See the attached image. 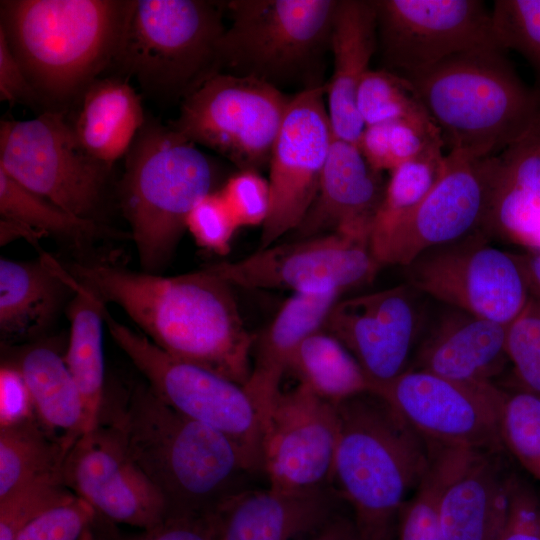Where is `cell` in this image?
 Wrapping results in <instances>:
<instances>
[{
    "mask_svg": "<svg viewBox=\"0 0 540 540\" xmlns=\"http://www.w3.org/2000/svg\"><path fill=\"white\" fill-rule=\"evenodd\" d=\"M0 99L10 104L21 103L42 108L24 71L11 52L4 34L0 31ZM43 112V109H42Z\"/></svg>",
    "mask_w": 540,
    "mask_h": 540,
    "instance_id": "47",
    "label": "cell"
},
{
    "mask_svg": "<svg viewBox=\"0 0 540 540\" xmlns=\"http://www.w3.org/2000/svg\"><path fill=\"white\" fill-rule=\"evenodd\" d=\"M288 372L297 378L298 384L333 405L372 391L355 357L325 329L314 332L301 343Z\"/></svg>",
    "mask_w": 540,
    "mask_h": 540,
    "instance_id": "32",
    "label": "cell"
},
{
    "mask_svg": "<svg viewBox=\"0 0 540 540\" xmlns=\"http://www.w3.org/2000/svg\"><path fill=\"white\" fill-rule=\"evenodd\" d=\"M262 468L286 492L331 488L338 420L335 405L298 384L280 391L262 420Z\"/></svg>",
    "mask_w": 540,
    "mask_h": 540,
    "instance_id": "18",
    "label": "cell"
},
{
    "mask_svg": "<svg viewBox=\"0 0 540 540\" xmlns=\"http://www.w3.org/2000/svg\"><path fill=\"white\" fill-rule=\"evenodd\" d=\"M380 267L369 239L333 232L273 244L206 268L242 288L341 294L372 281Z\"/></svg>",
    "mask_w": 540,
    "mask_h": 540,
    "instance_id": "15",
    "label": "cell"
},
{
    "mask_svg": "<svg viewBox=\"0 0 540 540\" xmlns=\"http://www.w3.org/2000/svg\"><path fill=\"white\" fill-rule=\"evenodd\" d=\"M105 325L119 348L168 406L235 442L259 473L262 419L244 386L165 352L145 335L116 320L105 308Z\"/></svg>",
    "mask_w": 540,
    "mask_h": 540,
    "instance_id": "9",
    "label": "cell"
},
{
    "mask_svg": "<svg viewBox=\"0 0 540 540\" xmlns=\"http://www.w3.org/2000/svg\"><path fill=\"white\" fill-rule=\"evenodd\" d=\"M15 367L40 423L74 445L84 433V408L64 357L48 345H35L21 354Z\"/></svg>",
    "mask_w": 540,
    "mask_h": 540,
    "instance_id": "30",
    "label": "cell"
},
{
    "mask_svg": "<svg viewBox=\"0 0 540 540\" xmlns=\"http://www.w3.org/2000/svg\"><path fill=\"white\" fill-rule=\"evenodd\" d=\"M112 540H217L209 520L167 518L160 525L138 535Z\"/></svg>",
    "mask_w": 540,
    "mask_h": 540,
    "instance_id": "48",
    "label": "cell"
},
{
    "mask_svg": "<svg viewBox=\"0 0 540 540\" xmlns=\"http://www.w3.org/2000/svg\"><path fill=\"white\" fill-rule=\"evenodd\" d=\"M338 0H229L217 73L254 78L279 90L326 84Z\"/></svg>",
    "mask_w": 540,
    "mask_h": 540,
    "instance_id": "7",
    "label": "cell"
},
{
    "mask_svg": "<svg viewBox=\"0 0 540 540\" xmlns=\"http://www.w3.org/2000/svg\"><path fill=\"white\" fill-rule=\"evenodd\" d=\"M120 205L141 271L159 274L170 262L196 202L215 191L217 168L197 145L153 116L129 148Z\"/></svg>",
    "mask_w": 540,
    "mask_h": 540,
    "instance_id": "6",
    "label": "cell"
},
{
    "mask_svg": "<svg viewBox=\"0 0 540 540\" xmlns=\"http://www.w3.org/2000/svg\"><path fill=\"white\" fill-rule=\"evenodd\" d=\"M238 225L218 190L200 198L191 209L186 230L202 248L219 255L230 250Z\"/></svg>",
    "mask_w": 540,
    "mask_h": 540,
    "instance_id": "43",
    "label": "cell"
},
{
    "mask_svg": "<svg viewBox=\"0 0 540 540\" xmlns=\"http://www.w3.org/2000/svg\"><path fill=\"white\" fill-rule=\"evenodd\" d=\"M63 476L76 496L110 521L147 530L168 518L161 492L100 425L71 447Z\"/></svg>",
    "mask_w": 540,
    "mask_h": 540,
    "instance_id": "20",
    "label": "cell"
},
{
    "mask_svg": "<svg viewBox=\"0 0 540 540\" xmlns=\"http://www.w3.org/2000/svg\"><path fill=\"white\" fill-rule=\"evenodd\" d=\"M475 452L433 442L427 472L399 512L395 540H445L441 520L444 493Z\"/></svg>",
    "mask_w": 540,
    "mask_h": 540,
    "instance_id": "35",
    "label": "cell"
},
{
    "mask_svg": "<svg viewBox=\"0 0 540 540\" xmlns=\"http://www.w3.org/2000/svg\"><path fill=\"white\" fill-rule=\"evenodd\" d=\"M96 514L90 504L76 496L38 517L14 540H79Z\"/></svg>",
    "mask_w": 540,
    "mask_h": 540,
    "instance_id": "45",
    "label": "cell"
},
{
    "mask_svg": "<svg viewBox=\"0 0 540 540\" xmlns=\"http://www.w3.org/2000/svg\"><path fill=\"white\" fill-rule=\"evenodd\" d=\"M442 146L428 149L417 159L390 171L370 235L380 233L414 210L440 179L446 165Z\"/></svg>",
    "mask_w": 540,
    "mask_h": 540,
    "instance_id": "37",
    "label": "cell"
},
{
    "mask_svg": "<svg viewBox=\"0 0 540 540\" xmlns=\"http://www.w3.org/2000/svg\"><path fill=\"white\" fill-rule=\"evenodd\" d=\"M74 293L64 266L44 254L37 261L0 259V331L7 339L33 336Z\"/></svg>",
    "mask_w": 540,
    "mask_h": 540,
    "instance_id": "28",
    "label": "cell"
},
{
    "mask_svg": "<svg viewBox=\"0 0 540 540\" xmlns=\"http://www.w3.org/2000/svg\"><path fill=\"white\" fill-rule=\"evenodd\" d=\"M506 351L517 385L540 397V299L530 296L507 325Z\"/></svg>",
    "mask_w": 540,
    "mask_h": 540,
    "instance_id": "42",
    "label": "cell"
},
{
    "mask_svg": "<svg viewBox=\"0 0 540 540\" xmlns=\"http://www.w3.org/2000/svg\"><path fill=\"white\" fill-rule=\"evenodd\" d=\"M339 296L336 291L292 293L270 324L256 335L251 373L244 388L262 420L281 391L282 378L297 349L308 336L324 329Z\"/></svg>",
    "mask_w": 540,
    "mask_h": 540,
    "instance_id": "25",
    "label": "cell"
},
{
    "mask_svg": "<svg viewBox=\"0 0 540 540\" xmlns=\"http://www.w3.org/2000/svg\"><path fill=\"white\" fill-rule=\"evenodd\" d=\"M478 232L430 248L403 267L406 283L446 306L508 325L530 298L517 255Z\"/></svg>",
    "mask_w": 540,
    "mask_h": 540,
    "instance_id": "13",
    "label": "cell"
},
{
    "mask_svg": "<svg viewBox=\"0 0 540 540\" xmlns=\"http://www.w3.org/2000/svg\"><path fill=\"white\" fill-rule=\"evenodd\" d=\"M64 267L101 301L118 305L165 352L247 383L256 334L244 324L233 286L208 268L162 276L110 259Z\"/></svg>",
    "mask_w": 540,
    "mask_h": 540,
    "instance_id": "1",
    "label": "cell"
},
{
    "mask_svg": "<svg viewBox=\"0 0 540 540\" xmlns=\"http://www.w3.org/2000/svg\"><path fill=\"white\" fill-rule=\"evenodd\" d=\"M225 1L131 0L113 61L150 97L180 102L217 73Z\"/></svg>",
    "mask_w": 540,
    "mask_h": 540,
    "instance_id": "8",
    "label": "cell"
},
{
    "mask_svg": "<svg viewBox=\"0 0 540 540\" xmlns=\"http://www.w3.org/2000/svg\"><path fill=\"white\" fill-rule=\"evenodd\" d=\"M335 407L331 489L349 505L363 540H395L399 512L427 472L433 443L377 393Z\"/></svg>",
    "mask_w": 540,
    "mask_h": 540,
    "instance_id": "4",
    "label": "cell"
},
{
    "mask_svg": "<svg viewBox=\"0 0 540 540\" xmlns=\"http://www.w3.org/2000/svg\"><path fill=\"white\" fill-rule=\"evenodd\" d=\"M506 327L445 305L424 326L408 368L463 383H495L510 363Z\"/></svg>",
    "mask_w": 540,
    "mask_h": 540,
    "instance_id": "21",
    "label": "cell"
},
{
    "mask_svg": "<svg viewBox=\"0 0 540 540\" xmlns=\"http://www.w3.org/2000/svg\"><path fill=\"white\" fill-rule=\"evenodd\" d=\"M487 235L540 250V118L499 155Z\"/></svg>",
    "mask_w": 540,
    "mask_h": 540,
    "instance_id": "27",
    "label": "cell"
},
{
    "mask_svg": "<svg viewBox=\"0 0 540 540\" xmlns=\"http://www.w3.org/2000/svg\"><path fill=\"white\" fill-rule=\"evenodd\" d=\"M339 502L331 488H250L227 501L210 522L217 540H311L339 509Z\"/></svg>",
    "mask_w": 540,
    "mask_h": 540,
    "instance_id": "23",
    "label": "cell"
},
{
    "mask_svg": "<svg viewBox=\"0 0 540 540\" xmlns=\"http://www.w3.org/2000/svg\"><path fill=\"white\" fill-rule=\"evenodd\" d=\"M73 113L69 121L81 147L110 165L127 154L146 120L140 95L116 76L95 80Z\"/></svg>",
    "mask_w": 540,
    "mask_h": 540,
    "instance_id": "29",
    "label": "cell"
},
{
    "mask_svg": "<svg viewBox=\"0 0 540 540\" xmlns=\"http://www.w3.org/2000/svg\"><path fill=\"white\" fill-rule=\"evenodd\" d=\"M70 277L74 293L68 305L70 336L64 359L82 398L84 435L98 426L106 392L103 354L106 306Z\"/></svg>",
    "mask_w": 540,
    "mask_h": 540,
    "instance_id": "31",
    "label": "cell"
},
{
    "mask_svg": "<svg viewBox=\"0 0 540 540\" xmlns=\"http://www.w3.org/2000/svg\"><path fill=\"white\" fill-rule=\"evenodd\" d=\"M372 392L388 401L428 441L500 452L504 389L463 383L408 368Z\"/></svg>",
    "mask_w": 540,
    "mask_h": 540,
    "instance_id": "16",
    "label": "cell"
},
{
    "mask_svg": "<svg viewBox=\"0 0 540 540\" xmlns=\"http://www.w3.org/2000/svg\"><path fill=\"white\" fill-rule=\"evenodd\" d=\"M75 497L64 481L63 471L19 487L0 499V540H14L38 517Z\"/></svg>",
    "mask_w": 540,
    "mask_h": 540,
    "instance_id": "40",
    "label": "cell"
},
{
    "mask_svg": "<svg viewBox=\"0 0 540 540\" xmlns=\"http://www.w3.org/2000/svg\"><path fill=\"white\" fill-rule=\"evenodd\" d=\"M500 436L503 447L540 481V397L518 385L504 389Z\"/></svg>",
    "mask_w": 540,
    "mask_h": 540,
    "instance_id": "38",
    "label": "cell"
},
{
    "mask_svg": "<svg viewBox=\"0 0 540 540\" xmlns=\"http://www.w3.org/2000/svg\"><path fill=\"white\" fill-rule=\"evenodd\" d=\"M500 166L499 155L448 153L443 174L423 201L391 227L369 237L378 264L405 267L430 248L478 232L487 235Z\"/></svg>",
    "mask_w": 540,
    "mask_h": 540,
    "instance_id": "12",
    "label": "cell"
},
{
    "mask_svg": "<svg viewBox=\"0 0 540 540\" xmlns=\"http://www.w3.org/2000/svg\"><path fill=\"white\" fill-rule=\"evenodd\" d=\"M499 452H475L448 485L442 500L445 540H497L508 518L512 476Z\"/></svg>",
    "mask_w": 540,
    "mask_h": 540,
    "instance_id": "26",
    "label": "cell"
},
{
    "mask_svg": "<svg viewBox=\"0 0 540 540\" xmlns=\"http://www.w3.org/2000/svg\"><path fill=\"white\" fill-rule=\"evenodd\" d=\"M383 68L400 76L454 55L498 50L491 12L478 0H374ZM504 52V51H503Z\"/></svg>",
    "mask_w": 540,
    "mask_h": 540,
    "instance_id": "14",
    "label": "cell"
},
{
    "mask_svg": "<svg viewBox=\"0 0 540 540\" xmlns=\"http://www.w3.org/2000/svg\"><path fill=\"white\" fill-rule=\"evenodd\" d=\"M112 167L81 147L66 113L1 121L0 169L76 216L101 222Z\"/></svg>",
    "mask_w": 540,
    "mask_h": 540,
    "instance_id": "10",
    "label": "cell"
},
{
    "mask_svg": "<svg viewBox=\"0 0 540 540\" xmlns=\"http://www.w3.org/2000/svg\"><path fill=\"white\" fill-rule=\"evenodd\" d=\"M72 446L32 418L6 421L0 429V499L30 481L63 471Z\"/></svg>",
    "mask_w": 540,
    "mask_h": 540,
    "instance_id": "33",
    "label": "cell"
},
{
    "mask_svg": "<svg viewBox=\"0 0 540 540\" xmlns=\"http://www.w3.org/2000/svg\"><path fill=\"white\" fill-rule=\"evenodd\" d=\"M497 540H540V498L515 477L508 518Z\"/></svg>",
    "mask_w": 540,
    "mask_h": 540,
    "instance_id": "46",
    "label": "cell"
},
{
    "mask_svg": "<svg viewBox=\"0 0 540 540\" xmlns=\"http://www.w3.org/2000/svg\"><path fill=\"white\" fill-rule=\"evenodd\" d=\"M98 425L161 492L168 518L210 520L260 474L235 442L172 409L147 383L105 392Z\"/></svg>",
    "mask_w": 540,
    "mask_h": 540,
    "instance_id": "2",
    "label": "cell"
},
{
    "mask_svg": "<svg viewBox=\"0 0 540 540\" xmlns=\"http://www.w3.org/2000/svg\"><path fill=\"white\" fill-rule=\"evenodd\" d=\"M356 107L364 126L400 120L432 139L443 141L414 85L404 76L385 69H370L359 84Z\"/></svg>",
    "mask_w": 540,
    "mask_h": 540,
    "instance_id": "36",
    "label": "cell"
},
{
    "mask_svg": "<svg viewBox=\"0 0 540 540\" xmlns=\"http://www.w3.org/2000/svg\"><path fill=\"white\" fill-rule=\"evenodd\" d=\"M131 0H2L0 31L43 112L68 114L112 67Z\"/></svg>",
    "mask_w": 540,
    "mask_h": 540,
    "instance_id": "3",
    "label": "cell"
},
{
    "mask_svg": "<svg viewBox=\"0 0 540 540\" xmlns=\"http://www.w3.org/2000/svg\"><path fill=\"white\" fill-rule=\"evenodd\" d=\"M516 255L530 295L540 299V250Z\"/></svg>",
    "mask_w": 540,
    "mask_h": 540,
    "instance_id": "50",
    "label": "cell"
},
{
    "mask_svg": "<svg viewBox=\"0 0 540 540\" xmlns=\"http://www.w3.org/2000/svg\"><path fill=\"white\" fill-rule=\"evenodd\" d=\"M491 19L500 49L517 51L540 75V0H496Z\"/></svg>",
    "mask_w": 540,
    "mask_h": 540,
    "instance_id": "41",
    "label": "cell"
},
{
    "mask_svg": "<svg viewBox=\"0 0 540 540\" xmlns=\"http://www.w3.org/2000/svg\"><path fill=\"white\" fill-rule=\"evenodd\" d=\"M376 50L374 0H338L330 38L333 73L326 81L325 96L334 137L355 145L365 127L356 94Z\"/></svg>",
    "mask_w": 540,
    "mask_h": 540,
    "instance_id": "24",
    "label": "cell"
},
{
    "mask_svg": "<svg viewBox=\"0 0 540 540\" xmlns=\"http://www.w3.org/2000/svg\"><path fill=\"white\" fill-rule=\"evenodd\" d=\"M1 218L21 223L41 237L52 236L83 248L120 234L101 222L76 216L26 189L0 169Z\"/></svg>",
    "mask_w": 540,
    "mask_h": 540,
    "instance_id": "34",
    "label": "cell"
},
{
    "mask_svg": "<svg viewBox=\"0 0 540 540\" xmlns=\"http://www.w3.org/2000/svg\"><path fill=\"white\" fill-rule=\"evenodd\" d=\"M420 294L404 283L338 300L327 317L324 329L355 357L372 391L410 365L426 324Z\"/></svg>",
    "mask_w": 540,
    "mask_h": 540,
    "instance_id": "19",
    "label": "cell"
},
{
    "mask_svg": "<svg viewBox=\"0 0 540 540\" xmlns=\"http://www.w3.org/2000/svg\"><path fill=\"white\" fill-rule=\"evenodd\" d=\"M333 139L325 84L291 96L268 165L270 208L260 249L276 244L302 221L317 193Z\"/></svg>",
    "mask_w": 540,
    "mask_h": 540,
    "instance_id": "17",
    "label": "cell"
},
{
    "mask_svg": "<svg viewBox=\"0 0 540 540\" xmlns=\"http://www.w3.org/2000/svg\"><path fill=\"white\" fill-rule=\"evenodd\" d=\"M238 227L264 224L270 208L268 180L259 171L238 170L218 190Z\"/></svg>",
    "mask_w": 540,
    "mask_h": 540,
    "instance_id": "44",
    "label": "cell"
},
{
    "mask_svg": "<svg viewBox=\"0 0 540 540\" xmlns=\"http://www.w3.org/2000/svg\"><path fill=\"white\" fill-rule=\"evenodd\" d=\"M386 183L357 145L334 137L317 193L292 239L339 232L369 239Z\"/></svg>",
    "mask_w": 540,
    "mask_h": 540,
    "instance_id": "22",
    "label": "cell"
},
{
    "mask_svg": "<svg viewBox=\"0 0 540 540\" xmlns=\"http://www.w3.org/2000/svg\"><path fill=\"white\" fill-rule=\"evenodd\" d=\"M311 540H363L353 515L338 509Z\"/></svg>",
    "mask_w": 540,
    "mask_h": 540,
    "instance_id": "49",
    "label": "cell"
},
{
    "mask_svg": "<svg viewBox=\"0 0 540 540\" xmlns=\"http://www.w3.org/2000/svg\"><path fill=\"white\" fill-rule=\"evenodd\" d=\"M79 540H97L91 527L85 530Z\"/></svg>",
    "mask_w": 540,
    "mask_h": 540,
    "instance_id": "51",
    "label": "cell"
},
{
    "mask_svg": "<svg viewBox=\"0 0 540 540\" xmlns=\"http://www.w3.org/2000/svg\"><path fill=\"white\" fill-rule=\"evenodd\" d=\"M450 152L497 156L540 118V88L526 86L503 51L449 57L406 76Z\"/></svg>",
    "mask_w": 540,
    "mask_h": 540,
    "instance_id": "5",
    "label": "cell"
},
{
    "mask_svg": "<svg viewBox=\"0 0 540 540\" xmlns=\"http://www.w3.org/2000/svg\"><path fill=\"white\" fill-rule=\"evenodd\" d=\"M291 96L254 78L216 73L180 102L171 128L238 170L268 168Z\"/></svg>",
    "mask_w": 540,
    "mask_h": 540,
    "instance_id": "11",
    "label": "cell"
},
{
    "mask_svg": "<svg viewBox=\"0 0 540 540\" xmlns=\"http://www.w3.org/2000/svg\"><path fill=\"white\" fill-rule=\"evenodd\" d=\"M435 146L444 147V142L400 120L365 126L357 142L367 163L379 172L392 171Z\"/></svg>",
    "mask_w": 540,
    "mask_h": 540,
    "instance_id": "39",
    "label": "cell"
}]
</instances>
